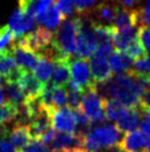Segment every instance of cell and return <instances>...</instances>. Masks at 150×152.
Listing matches in <instances>:
<instances>
[{"mask_svg":"<svg viewBox=\"0 0 150 152\" xmlns=\"http://www.w3.org/2000/svg\"><path fill=\"white\" fill-rule=\"evenodd\" d=\"M150 80L137 78L131 73H117L103 83H96V90L103 99H114L128 108H139Z\"/></svg>","mask_w":150,"mask_h":152,"instance_id":"obj_1","label":"cell"},{"mask_svg":"<svg viewBox=\"0 0 150 152\" xmlns=\"http://www.w3.org/2000/svg\"><path fill=\"white\" fill-rule=\"evenodd\" d=\"M123 137V132L116 124L102 123L92 127L84 135L83 149L86 152H100L103 149L119 145Z\"/></svg>","mask_w":150,"mask_h":152,"instance_id":"obj_2","label":"cell"},{"mask_svg":"<svg viewBox=\"0 0 150 152\" xmlns=\"http://www.w3.org/2000/svg\"><path fill=\"white\" fill-rule=\"evenodd\" d=\"M77 27L79 17L67 19L53 34L52 47L60 58H72L77 55Z\"/></svg>","mask_w":150,"mask_h":152,"instance_id":"obj_3","label":"cell"},{"mask_svg":"<svg viewBox=\"0 0 150 152\" xmlns=\"http://www.w3.org/2000/svg\"><path fill=\"white\" fill-rule=\"evenodd\" d=\"M98 40L93 28V21L88 16H79L77 27V55L79 58L87 59L97 52Z\"/></svg>","mask_w":150,"mask_h":152,"instance_id":"obj_4","label":"cell"},{"mask_svg":"<svg viewBox=\"0 0 150 152\" xmlns=\"http://www.w3.org/2000/svg\"><path fill=\"white\" fill-rule=\"evenodd\" d=\"M52 41H53V34L50 30L39 27L35 30H32L25 34V36H22L16 42L37 55L42 56L51 48Z\"/></svg>","mask_w":150,"mask_h":152,"instance_id":"obj_5","label":"cell"},{"mask_svg":"<svg viewBox=\"0 0 150 152\" xmlns=\"http://www.w3.org/2000/svg\"><path fill=\"white\" fill-rule=\"evenodd\" d=\"M81 109L94 123H104L107 120L105 114L104 99L97 92L96 86L84 91Z\"/></svg>","mask_w":150,"mask_h":152,"instance_id":"obj_6","label":"cell"},{"mask_svg":"<svg viewBox=\"0 0 150 152\" xmlns=\"http://www.w3.org/2000/svg\"><path fill=\"white\" fill-rule=\"evenodd\" d=\"M70 69H71V80L77 83L83 89V91L94 88L96 86L92 78L89 64L88 61H86V59H83V58L71 59Z\"/></svg>","mask_w":150,"mask_h":152,"instance_id":"obj_7","label":"cell"},{"mask_svg":"<svg viewBox=\"0 0 150 152\" xmlns=\"http://www.w3.org/2000/svg\"><path fill=\"white\" fill-rule=\"evenodd\" d=\"M53 112L43 107L41 112L33 117L29 122V129L33 140H41L51 129H53Z\"/></svg>","mask_w":150,"mask_h":152,"instance_id":"obj_8","label":"cell"},{"mask_svg":"<svg viewBox=\"0 0 150 152\" xmlns=\"http://www.w3.org/2000/svg\"><path fill=\"white\" fill-rule=\"evenodd\" d=\"M23 69L17 64L11 50L0 52V79L4 82H17L20 79Z\"/></svg>","mask_w":150,"mask_h":152,"instance_id":"obj_9","label":"cell"},{"mask_svg":"<svg viewBox=\"0 0 150 152\" xmlns=\"http://www.w3.org/2000/svg\"><path fill=\"white\" fill-rule=\"evenodd\" d=\"M119 145L127 152L146 151L150 145V137L141 130L127 132L124 134Z\"/></svg>","mask_w":150,"mask_h":152,"instance_id":"obj_10","label":"cell"},{"mask_svg":"<svg viewBox=\"0 0 150 152\" xmlns=\"http://www.w3.org/2000/svg\"><path fill=\"white\" fill-rule=\"evenodd\" d=\"M88 64L91 68L92 78L95 83L106 82L112 77V70L110 68L109 61L106 59V57L95 53L89 58Z\"/></svg>","mask_w":150,"mask_h":152,"instance_id":"obj_11","label":"cell"},{"mask_svg":"<svg viewBox=\"0 0 150 152\" xmlns=\"http://www.w3.org/2000/svg\"><path fill=\"white\" fill-rule=\"evenodd\" d=\"M75 148L83 149V138L76 133L58 132L50 143L51 152H62Z\"/></svg>","mask_w":150,"mask_h":152,"instance_id":"obj_12","label":"cell"},{"mask_svg":"<svg viewBox=\"0 0 150 152\" xmlns=\"http://www.w3.org/2000/svg\"><path fill=\"white\" fill-rule=\"evenodd\" d=\"M114 26L118 31H130L136 30L141 26L139 9H124L118 7L117 17Z\"/></svg>","mask_w":150,"mask_h":152,"instance_id":"obj_13","label":"cell"},{"mask_svg":"<svg viewBox=\"0 0 150 152\" xmlns=\"http://www.w3.org/2000/svg\"><path fill=\"white\" fill-rule=\"evenodd\" d=\"M18 85L20 86L21 90L25 97V100L40 98L43 88H44L43 82L39 80L33 73L27 71V70H23L20 79L18 81Z\"/></svg>","mask_w":150,"mask_h":152,"instance_id":"obj_14","label":"cell"},{"mask_svg":"<svg viewBox=\"0 0 150 152\" xmlns=\"http://www.w3.org/2000/svg\"><path fill=\"white\" fill-rule=\"evenodd\" d=\"M53 127L60 132L75 133L76 121H75L74 110L69 107H63L53 112Z\"/></svg>","mask_w":150,"mask_h":152,"instance_id":"obj_15","label":"cell"},{"mask_svg":"<svg viewBox=\"0 0 150 152\" xmlns=\"http://www.w3.org/2000/svg\"><path fill=\"white\" fill-rule=\"evenodd\" d=\"M11 53H12L17 64L23 70H27V71L35 70V68L39 64V59H40L39 55L28 50L27 48L18 45L17 42L11 48Z\"/></svg>","mask_w":150,"mask_h":152,"instance_id":"obj_16","label":"cell"},{"mask_svg":"<svg viewBox=\"0 0 150 152\" xmlns=\"http://www.w3.org/2000/svg\"><path fill=\"white\" fill-rule=\"evenodd\" d=\"M118 6L109 4H100L93 9L91 13L87 15L93 21L105 26H114L117 17Z\"/></svg>","mask_w":150,"mask_h":152,"instance_id":"obj_17","label":"cell"},{"mask_svg":"<svg viewBox=\"0 0 150 152\" xmlns=\"http://www.w3.org/2000/svg\"><path fill=\"white\" fill-rule=\"evenodd\" d=\"M8 26L11 28L16 37L21 38L22 36L28 34V31L33 28V18L25 13L21 9L18 8L11 15Z\"/></svg>","mask_w":150,"mask_h":152,"instance_id":"obj_18","label":"cell"},{"mask_svg":"<svg viewBox=\"0 0 150 152\" xmlns=\"http://www.w3.org/2000/svg\"><path fill=\"white\" fill-rule=\"evenodd\" d=\"M141 111L139 108H127L125 113L116 122V126L125 134L127 132L137 130L138 126L141 123Z\"/></svg>","mask_w":150,"mask_h":152,"instance_id":"obj_19","label":"cell"},{"mask_svg":"<svg viewBox=\"0 0 150 152\" xmlns=\"http://www.w3.org/2000/svg\"><path fill=\"white\" fill-rule=\"evenodd\" d=\"M109 64L114 72L116 73H129L133 69V58L126 53L125 51L115 50L109 55Z\"/></svg>","mask_w":150,"mask_h":152,"instance_id":"obj_20","label":"cell"},{"mask_svg":"<svg viewBox=\"0 0 150 152\" xmlns=\"http://www.w3.org/2000/svg\"><path fill=\"white\" fill-rule=\"evenodd\" d=\"M9 140L14 145V148L17 149V151H20L21 149L27 147L33 140V138H32L28 124L17 123L12 130L10 131Z\"/></svg>","mask_w":150,"mask_h":152,"instance_id":"obj_21","label":"cell"},{"mask_svg":"<svg viewBox=\"0 0 150 152\" xmlns=\"http://www.w3.org/2000/svg\"><path fill=\"white\" fill-rule=\"evenodd\" d=\"M72 58H61L55 61V69L52 76V83L58 87H66L71 81L70 61Z\"/></svg>","mask_w":150,"mask_h":152,"instance_id":"obj_22","label":"cell"},{"mask_svg":"<svg viewBox=\"0 0 150 152\" xmlns=\"http://www.w3.org/2000/svg\"><path fill=\"white\" fill-rule=\"evenodd\" d=\"M63 19H64V17L62 16V13L60 12L58 6L52 4L45 12L42 13L41 16H39L37 18V21L44 26V28L50 30L58 28V26L61 25Z\"/></svg>","mask_w":150,"mask_h":152,"instance_id":"obj_23","label":"cell"},{"mask_svg":"<svg viewBox=\"0 0 150 152\" xmlns=\"http://www.w3.org/2000/svg\"><path fill=\"white\" fill-rule=\"evenodd\" d=\"M55 69V61L51 59L46 56H40L39 64H38L35 70H34V76L37 77L39 80H41L43 83L49 82L51 77L53 76V72Z\"/></svg>","mask_w":150,"mask_h":152,"instance_id":"obj_24","label":"cell"},{"mask_svg":"<svg viewBox=\"0 0 150 152\" xmlns=\"http://www.w3.org/2000/svg\"><path fill=\"white\" fill-rule=\"evenodd\" d=\"M104 108L107 120L117 122L121 118V115L125 113L128 107L124 106L123 103L114 99H104Z\"/></svg>","mask_w":150,"mask_h":152,"instance_id":"obj_25","label":"cell"},{"mask_svg":"<svg viewBox=\"0 0 150 152\" xmlns=\"http://www.w3.org/2000/svg\"><path fill=\"white\" fill-rule=\"evenodd\" d=\"M4 93L8 98V102L14 106L20 107L25 103V97L17 82H4Z\"/></svg>","mask_w":150,"mask_h":152,"instance_id":"obj_26","label":"cell"},{"mask_svg":"<svg viewBox=\"0 0 150 152\" xmlns=\"http://www.w3.org/2000/svg\"><path fill=\"white\" fill-rule=\"evenodd\" d=\"M129 73L137 78L150 80V55H146L136 60Z\"/></svg>","mask_w":150,"mask_h":152,"instance_id":"obj_27","label":"cell"},{"mask_svg":"<svg viewBox=\"0 0 150 152\" xmlns=\"http://www.w3.org/2000/svg\"><path fill=\"white\" fill-rule=\"evenodd\" d=\"M16 39V34L8 25L0 26V52L11 50L12 46L17 41Z\"/></svg>","mask_w":150,"mask_h":152,"instance_id":"obj_28","label":"cell"},{"mask_svg":"<svg viewBox=\"0 0 150 152\" xmlns=\"http://www.w3.org/2000/svg\"><path fill=\"white\" fill-rule=\"evenodd\" d=\"M125 52L127 55L131 57V58H135V59H139L144 56H146V48L144 46L142 41L140 40L138 34L135 36V38L130 41V43L128 45L127 49L125 50Z\"/></svg>","mask_w":150,"mask_h":152,"instance_id":"obj_29","label":"cell"},{"mask_svg":"<svg viewBox=\"0 0 150 152\" xmlns=\"http://www.w3.org/2000/svg\"><path fill=\"white\" fill-rule=\"evenodd\" d=\"M19 107L14 106L10 102H4L0 106V126L7 122L12 121L13 119H17Z\"/></svg>","mask_w":150,"mask_h":152,"instance_id":"obj_30","label":"cell"},{"mask_svg":"<svg viewBox=\"0 0 150 152\" xmlns=\"http://www.w3.org/2000/svg\"><path fill=\"white\" fill-rule=\"evenodd\" d=\"M97 0H73L74 8L79 16H87L96 7Z\"/></svg>","mask_w":150,"mask_h":152,"instance_id":"obj_31","label":"cell"},{"mask_svg":"<svg viewBox=\"0 0 150 152\" xmlns=\"http://www.w3.org/2000/svg\"><path fill=\"white\" fill-rule=\"evenodd\" d=\"M53 107L55 110L61 109L63 107H66L65 104L67 103V96L66 91L63 87H58L54 86L53 90Z\"/></svg>","mask_w":150,"mask_h":152,"instance_id":"obj_32","label":"cell"},{"mask_svg":"<svg viewBox=\"0 0 150 152\" xmlns=\"http://www.w3.org/2000/svg\"><path fill=\"white\" fill-rule=\"evenodd\" d=\"M66 96H67V104H69V108H71L72 110L81 109L83 93L79 92V91L72 90V89H67Z\"/></svg>","mask_w":150,"mask_h":152,"instance_id":"obj_33","label":"cell"},{"mask_svg":"<svg viewBox=\"0 0 150 152\" xmlns=\"http://www.w3.org/2000/svg\"><path fill=\"white\" fill-rule=\"evenodd\" d=\"M17 152H51L45 143H43L41 140H32L27 147L21 149Z\"/></svg>","mask_w":150,"mask_h":152,"instance_id":"obj_34","label":"cell"},{"mask_svg":"<svg viewBox=\"0 0 150 152\" xmlns=\"http://www.w3.org/2000/svg\"><path fill=\"white\" fill-rule=\"evenodd\" d=\"M58 8L60 10V12L62 13V16L64 18L71 17L74 13V4L73 0H58Z\"/></svg>","mask_w":150,"mask_h":152,"instance_id":"obj_35","label":"cell"},{"mask_svg":"<svg viewBox=\"0 0 150 152\" xmlns=\"http://www.w3.org/2000/svg\"><path fill=\"white\" fill-rule=\"evenodd\" d=\"M139 9V15H140V22L141 26H148L150 27V0H146L145 4Z\"/></svg>","mask_w":150,"mask_h":152,"instance_id":"obj_36","label":"cell"},{"mask_svg":"<svg viewBox=\"0 0 150 152\" xmlns=\"http://www.w3.org/2000/svg\"><path fill=\"white\" fill-rule=\"evenodd\" d=\"M137 34L140 40L142 41V43H144L145 48L150 52V28L146 27V26H140L138 28Z\"/></svg>","mask_w":150,"mask_h":152,"instance_id":"obj_37","label":"cell"},{"mask_svg":"<svg viewBox=\"0 0 150 152\" xmlns=\"http://www.w3.org/2000/svg\"><path fill=\"white\" fill-rule=\"evenodd\" d=\"M144 112H145V117L141 120L140 128L144 133L150 137V111H144Z\"/></svg>","mask_w":150,"mask_h":152,"instance_id":"obj_38","label":"cell"},{"mask_svg":"<svg viewBox=\"0 0 150 152\" xmlns=\"http://www.w3.org/2000/svg\"><path fill=\"white\" fill-rule=\"evenodd\" d=\"M0 152H17V149L11 143L9 139H4L0 141Z\"/></svg>","mask_w":150,"mask_h":152,"instance_id":"obj_39","label":"cell"},{"mask_svg":"<svg viewBox=\"0 0 150 152\" xmlns=\"http://www.w3.org/2000/svg\"><path fill=\"white\" fill-rule=\"evenodd\" d=\"M140 109L142 111H150V87L146 90L140 103Z\"/></svg>","mask_w":150,"mask_h":152,"instance_id":"obj_40","label":"cell"},{"mask_svg":"<svg viewBox=\"0 0 150 152\" xmlns=\"http://www.w3.org/2000/svg\"><path fill=\"white\" fill-rule=\"evenodd\" d=\"M118 2L120 4L121 8L133 9V7H135L139 2V0H118Z\"/></svg>","mask_w":150,"mask_h":152,"instance_id":"obj_41","label":"cell"},{"mask_svg":"<svg viewBox=\"0 0 150 152\" xmlns=\"http://www.w3.org/2000/svg\"><path fill=\"white\" fill-rule=\"evenodd\" d=\"M10 134V130L7 124H1L0 126V141L7 139V137Z\"/></svg>","mask_w":150,"mask_h":152,"instance_id":"obj_42","label":"cell"},{"mask_svg":"<svg viewBox=\"0 0 150 152\" xmlns=\"http://www.w3.org/2000/svg\"><path fill=\"white\" fill-rule=\"evenodd\" d=\"M100 152H127V151L124 150L120 145H115V147H110V148H107V149H103Z\"/></svg>","mask_w":150,"mask_h":152,"instance_id":"obj_43","label":"cell"},{"mask_svg":"<svg viewBox=\"0 0 150 152\" xmlns=\"http://www.w3.org/2000/svg\"><path fill=\"white\" fill-rule=\"evenodd\" d=\"M4 103V89H2V85H1V79H0V106Z\"/></svg>","mask_w":150,"mask_h":152,"instance_id":"obj_44","label":"cell"},{"mask_svg":"<svg viewBox=\"0 0 150 152\" xmlns=\"http://www.w3.org/2000/svg\"><path fill=\"white\" fill-rule=\"evenodd\" d=\"M62 152H86V151L84 149L75 148V149H70V150H65V151H62Z\"/></svg>","mask_w":150,"mask_h":152,"instance_id":"obj_45","label":"cell"},{"mask_svg":"<svg viewBox=\"0 0 150 152\" xmlns=\"http://www.w3.org/2000/svg\"><path fill=\"white\" fill-rule=\"evenodd\" d=\"M146 151H147V152H150V145H149V147H148V149H147Z\"/></svg>","mask_w":150,"mask_h":152,"instance_id":"obj_46","label":"cell"},{"mask_svg":"<svg viewBox=\"0 0 150 152\" xmlns=\"http://www.w3.org/2000/svg\"><path fill=\"white\" fill-rule=\"evenodd\" d=\"M142 152H147V151H142Z\"/></svg>","mask_w":150,"mask_h":152,"instance_id":"obj_47","label":"cell"}]
</instances>
